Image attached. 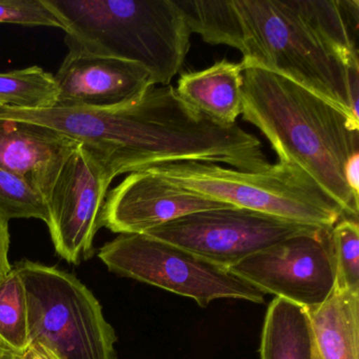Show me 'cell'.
I'll return each mask as SVG.
<instances>
[{"instance_id": "6da1fadb", "label": "cell", "mask_w": 359, "mask_h": 359, "mask_svg": "<svg viewBox=\"0 0 359 359\" xmlns=\"http://www.w3.org/2000/svg\"><path fill=\"white\" fill-rule=\"evenodd\" d=\"M191 33L234 48L243 66L277 73L320 96L359 127L350 81L359 76L353 28L358 0H177Z\"/></svg>"}, {"instance_id": "7a4b0ae2", "label": "cell", "mask_w": 359, "mask_h": 359, "mask_svg": "<svg viewBox=\"0 0 359 359\" xmlns=\"http://www.w3.org/2000/svg\"><path fill=\"white\" fill-rule=\"evenodd\" d=\"M0 118L45 126L97 153L117 177L157 163L199 161L238 167L245 135L182 102L172 86L149 89L121 108H0Z\"/></svg>"}, {"instance_id": "3957f363", "label": "cell", "mask_w": 359, "mask_h": 359, "mask_svg": "<svg viewBox=\"0 0 359 359\" xmlns=\"http://www.w3.org/2000/svg\"><path fill=\"white\" fill-rule=\"evenodd\" d=\"M243 67V119L266 136L279 161L302 168L344 217L358 220L359 198L346 184V168L359 153V127L295 81L260 67Z\"/></svg>"}, {"instance_id": "277c9868", "label": "cell", "mask_w": 359, "mask_h": 359, "mask_svg": "<svg viewBox=\"0 0 359 359\" xmlns=\"http://www.w3.org/2000/svg\"><path fill=\"white\" fill-rule=\"evenodd\" d=\"M66 28L68 48L137 62L170 86L191 47L177 0H45Z\"/></svg>"}, {"instance_id": "5b68a950", "label": "cell", "mask_w": 359, "mask_h": 359, "mask_svg": "<svg viewBox=\"0 0 359 359\" xmlns=\"http://www.w3.org/2000/svg\"><path fill=\"white\" fill-rule=\"evenodd\" d=\"M142 171L232 207L276 216L317 228L332 229L344 211L294 163L278 161L262 172L241 171L199 161L157 163Z\"/></svg>"}, {"instance_id": "8992f818", "label": "cell", "mask_w": 359, "mask_h": 359, "mask_svg": "<svg viewBox=\"0 0 359 359\" xmlns=\"http://www.w3.org/2000/svg\"><path fill=\"white\" fill-rule=\"evenodd\" d=\"M24 283L29 340L58 359H117V337L94 294L74 275L22 260L15 268Z\"/></svg>"}, {"instance_id": "52a82bcc", "label": "cell", "mask_w": 359, "mask_h": 359, "mask_svg": "<svg viewBox=\"0 0 359 359\" xmlns=\"http://www.w3.org/2000/svg\"><path fill=\"white\" fill-rule=\"evenodd\" d=\"M111 272L209 306L220 298L262 304L264 294L229 270L144 234H119L100 248Z\"/></svg>"}, {"instance_id": "ba28073f", "label": "cell", "mask_w": 359, "mask_h": 359, "mask_svg": "<svg viewBox=\"0 0 359 359\" xmlns=\"http://www.w3.org/2000/svg\"><path fill=\"white\" fill-rule=\"evenodd\" d=\"M316 228L252 210L230 207L188 214L144 235L182 248L229 270L252 254Z\"/></svg>"}, {"instance_id": "9c48e42d", "label": "cell", "mask_w": 359, "mask_h": 359, "mask_svg": "<svg viewBox=\"0 0 359 359\" xmlns=\"http://www.w3.org/2000/svg\"><path fill=\"white\" fill-rule=\"evenodd\" d=\"M332 229L294 235L248 256L229 269L264 294L306 310L327 302L336 287Z\"/></svg>"}, {"instance_id": "30bf717a", "label": "cell", "mask_w": 359, "mask_h": 359, "mask_svg": "<svg viewBox=\"0 0 359 359\" xmlns=\"http://www.w3.org/2000/svg\"><path fill=\"white\" fill-rule=\"evenodd\" d=\"M115 176L97 153L79 144L46 197L48 229L56 253L70 264L92 257L102 213Z\"/></svg>"}, {"instance_id": "8fae6325", "label": "cell", "mask_w": 359, "mask_h": 359, "mask_svg": "<svg viewBox=\"0 0 359 359\" xmlns=\"http://www.w3.org/2000/svg\"><path fill=\"white\" fill-rule=\"evenodd\" d=\"M68 49L54 75L60 90L57 107L111 110L131 104L155 87L152 74L137 62Z\"/></svg>"}, {"instance_id": "7c38bea8", "label": "cell", "mask_w": 359, "mask_h": 359, "mask_svg": "<svg viewBox=\"0 0 359 359\" xmlns=\"http://www.w3.org/2000/svg\"><path fill=\"white\" fill-rule=\"evenodd\" d=\"M232 205L176 186L150 173H130L104 201L102 226L118 234H146L176 218Z\"/></svg>"}, {"instance_id": "4fadbf2b", "label": "cell", "mask_w": 359, "mask_h": 359, "mask_svg": "<svg viewBox=\"0 0 359 359\" xmlns=\"http://www.w3.org/2000/svg\"><path fill=\"white\" fill-rule=\"evenodd\" d=\"M79 144L45 126L0 118V168L30 182L45 198Z\"/></svg>"}, {"instance_id": "5bb4252c", "label": "cell", "mask_w": 359, "mask_h": 359, "mask_svg": "<svg viewBox=\"0 0 359 359\" xmlns=\"http://www.w3.org/2000/svg\"><path fill=\"white\" fill-rule=\"evenodd\" d=\"M243 67L224 60L197 72L184 73L176 93L190 108L222 125L236 123L243 111Z\"/></svg>"}, {"instance_id": "9a60e30c", "label": "cell", "mask_w": 359, "mask_h": 359, "mask_svg": "<svg viewBox=\"0 0 359 359\" xmlns=\"http://www.w3.org/2000/svg\"><path fill=\"white\" fill-rule=\"evenodd\" d=\"M320 359H359V292L334 290L327 302L309 310Z\"/></svg>"}, {"instance_id": "2e32d148", "label": "cell", "mask_w": 359, "mask_h": 359, "mask_svg": "<svg viewBox=\"0 0 359 359\" xmlns=\"http://www.w3.org/2000/svg\"><path fill=\"white\" fill-rule=\"evenodd\" d=\"M315 342L306 309L275 298L262 327V359H313Z\"/></svg>"}, {"instance_id": "e0dca14e", "label": "cell", "mask_w": 359, "mask_h": 359, "mask_svg": "<svg viewBox=\"0 0 359 359\" xmlns=\"http://www.w3.org/2000/svg\"><path fill=\"white\" fill-rule=\"evenodd\" d=\"M58 98L55 77L39 67L0 73V108L48 110L57 107Z\"/></svg>"}, {"instance_id": "ac0fdd59", "label": "cell", "mask_w": 359, "mask_h": 359, "mask_svg": "<svg viewBox=\"0 0 359 359\" xmlns=\"http://www.w3.org/2000/svg\"><path fill=\"white\" fill-rule=\"evenodd\" d=\"M0 341L20 353L30 346L26 290L14 268L0 281Z\"/></svg>"}, {"instance_id": "d6986e66", "label": "cell", "mask_w": 359, "mask_h": 359, "mask_svg": "<svg viewBox=\"0 0 359 359\" xmlns=\"http://www.w3.org/2000/svg\"><path fill=\"white\" fill-rule=\"evenodd\" d=\"M0 213L9 222L35 218L47 222V203L30 182L0 168Z\"/></svg>"}, {"instance_id": "ffe728a7", "label": "cell", "mask_w": 359, "mask_h": 359, "mask_svg": "<svg viewBox=\"0 0 359 359\" xmlns=\"http://www.w3.org/2000/svg\"><path fill=\"white\" fill-rule=\"evenodd\" d=\"M336 289L359 292L358 220L341 218L331 230Z\"/></svg>"}, {"instance_id": "44dd1931", "label": "cell", "mask_w": 359, "mask_h": 359, "mask_svg": "<svg viewBox=\"0 0 359 359\" xmlns=\"http://www.w3.org/2000/svg\"><path fill=\"white\" fill-rule=\"evenodd\" d=\"M0 24L49 27L66 31L58 16L45 0H0Z\"/></svg>"}, {"instance_id": "7402d4cb", "label": "cell", "mask_w": 359, "mask_h": 359, "mask_svg": "<svg viewBox=\"0 0 359 359\" xmlns=\"http://www.w3.org/2000/svg\"><path fill=\"white\" fill-rule=\"evenodd\" d=\"M9 220L0 213V281L12 270L9 260Z\"/></svg>"}, {"instance_id": "603a6c76", "label": "cell", "mask_w": 359, "mask_h": 359, "mask_svg": "<svg viewBox=\"0 0 359 359\" xmlns=\"http://www.w3.org/2000/svg\"><path fill=\"white\" fill-rule=\"evenodd\" d=\"M346 180L355 196L359 194V153L351 157L346 168Z\"/></svg>"}, {"instance_id": "cb8c5ba5", "label": "cell", "mask_w": 359, "mask_h": 359, "mask_svg": "<svg viewBox=\"0 0 359 359\" xmlns=\"http://www.w3.org/2000/svg\"><path fill=\"white\" fill-rule=\"evenodd\" d=\"M22 359H58L51 351L39 344H32L22 353Z\"/></svg>"}, {"instance_id": "d4e9b609", "label": "cell", "mask_w": 359, "mask_h": 359, "mask_svg": "<svg viewBox=\"0 0 359 359\" xmlns=\"http://www.w3.org/2000/svg\"><path fill=\"white\" fill-rule=\"evenodd\" d=\"M0 359H22V353L18 352L0 341Z\"/></svg>"}, {"instance_id": "484cf974", "label": "cell", "mask_w": 359, "mask_h": 359, "mask_svg": "<svg viewBox=\"0 0 359 359\" xmlns=\"http://www.w3.org/2000/svg\"><path fill=\"white\" fill-rule=\"evenodd\" d=\"M313 359H320L319 358V355L318 353H317L316 348H315L314 357H313Z\"/></svg>"}]
</instances>
